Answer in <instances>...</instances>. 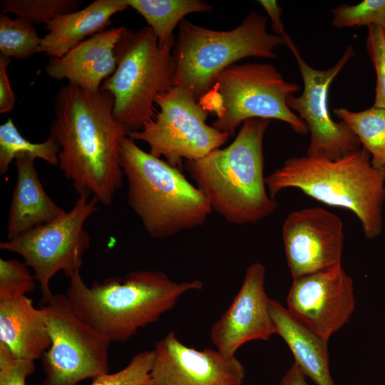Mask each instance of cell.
I'll use <instances>...</instances> for the list:
<instances>
[{
	"instance_id": "obj_3",
	"label": "cell",
	"mask_w": 385,
	"mask_h": 385,
	"mask_svg": "<svg viewBox=\"0 0 385 385\" xmlns=\"http://www.w3.org/2000/svg\"><path fill=\"white\" fill-rule=\"evenodd\" d=\"M270 120L245 121L233 141L186 168L212 211L235 225H254L272 215L278 202L267 192L263 139Z\"/></svg>"
},
{
	"instance_id": "obj_19",
	"label": "cell",
	"mask_w": 385,
	"mask_h": 385,
	"mask_svg": "<svg viewBox=\"0 0 385 385\" xmlns=\"http://www.w3.org/2000/svg\"><path fill=\"white\" fill-rule=\"evenodd\" d=\"M46 314L26 296L0 301V344L18 359H41L51 346Z\"/></svg>"
},
{
	"instance_id": "obj_33",
	"label": "cell",
	"mask_w": 385,
	"mask_h": 385,
	"mask_svg": "<svg viewBox=\"0 0 385 385\" xmlns=\"http://www.w3.org/2000/svg\"><path fill=\"white\" fill-rule=\"evenodd\" d=\"M258 2L270 16L274 34L283 37L285 40V45L290 49L295 43L285 32L281 20L282 10L279 5L274 0H260Z\"/></svg>"
},
{
	"instance_id": "obj_14",
	"label": "cell",
	"mask_w": 385,
	"mask_h": 385,
	"mask_svg": "<svg viewBox=\"0 0 385 385\" xmlns=\"http://www.w3.org/2000/svg\"><path fill=\"white\" fill-rule=\"evenodd\" d=\"M282 234L293 279L342 265L344 225L336 214L320 207L293 211Z\"/></svg>"
},
{
	"instance_id": "obj_13",
	"label": "cell",
	"mask_w": 385,
	"mask_h": 385,
	"mask_svg": "<svg viewBox=\"0 0 385 385\" xmlns=\"http://www.w3.org/2000/svg\"><path fill=\"white\" fill-rule=\"evenodd\" d=\"M286 308L307 329L328 341L354 312L353 280L342 265L294 279Z\"/></svg>"
},
{
	"instance_id": "obj_27",
	"label": "cell",
	"mask_w": 385,
	"mask_h": 385,
	"mask_svg": "<svg viewBox=\"0 0 385 385\" xmlns=\"http://www.w3.org/2000/svg\"><path fill=\"white\" fill-rule=\"evenodd\" d=\"M334 27L376 25L385 27V0H364L355 5L341 4L332 11Z\"/></svg>"
},
{
	"instance_id": "obj_17",
	"label": "cell",
	"mask_w": 385,
	"mask_h": 385,
	"mask_svg": "<svg viewBox=\"0 0 385 385\" xmlns=\"http://www.w3.org/2000/svg\"><path fill=\"white\" fill-rule=\"evenodd\" d=\"M128 29L113 27L99 32L60 58H51L46 74L56 80L68 81L88 92L101 90L104 81L116 68L115 48Z\"/></svg>"
},
{
	"instance_id": "obj_30",
	"label": "cell",
	"mask_w": 385,
	"mask_h": 385,
	"mask_svg": "<svg viewBox=\"0 0 385 385\" xmlns=\"http://www.w3.org/2000/svg\"><path fill=\"white\" fill-rule=\"evenodd\" d=\"M366 48L376 77L373 106L385 109V27L368 26Z\"/></svg>"
},
{
	"instance_id": "obj_6",
	"label": "cell",
	"mask_w": 385,
	"mask_h": 385,
	"mask_svg": "<svg viewBox=\"0 0 385 385\" xmlns=\"http://www.w3.org/2000/svg\"><path fill=\"white\" fill-rule=\"evenodd\" d=\"M267 20L266 16L252 11L235 29L220 31L183 19L173 51V86L188 88L198 99L235 62L247 57L277 58L274 50L285 40L267 31Z\"/></svg>"
},
{
	"instance_id": "obj_5",
	"label": "cell",
	"mask_w": 385,
	"mask_h": 385,
	"mask_svg": "<svg viewBox=\"0 0 385 385\" xmlns=\"http://www.w3.org/2000/svg\"><path fill=\"white\" fill-rule=\"evenodd\" d=\"M121 166L127 202L153 238L165 239L203 225L212 209L178 168L141 149L127 136Z\"/></svg>"
},
{
	"instance_id": "obj_24",
	"label": "cell",
	"mask_w": 385,
	"mask_h": 385,
	"mask_svg": "<svg viewBox=\"0 0 385 385\" xmlns=\"http://www.w3.org/2000/svg\"><path fill=\"white\" fill-rule=\"evenodd\" d=\"M60 146L49 135L41 143H32L26 139L18 130L12 119H8L0 125V173H6L10 165L20 155L41 159L51 165H58Z\"/></svg>"
},
{
	"instance_id": "obj_7",
	"label": "cell",
	"mask_w": 385,
	"mask_h": 385,
	"mask_svg": "<svg viewBox=\"0 0 385 385\" xmlns=\"http://www.w3.org/2000/svg\"><path fill=\"white\" fill-rule=\"evenodd\" d=\"M175 38L160 45L149 26L127 31L115 48L116 68L101 89L113 98L114 118L129 132L155 116L157 96L173 86Z\"/></svg>"
},
{
	"instance_id": "obj_25",
	"label": "cell",
	"mask_w": 385,
	"mask_h": 385,
	"mask_svg": "<svg viewBox=\"0 0 385 385\" xmlns=\"http://www.w3.org/2000/svg\"><path fill=\"white\" fill-rule=\"evenodd\" d=\"M41 39L31 23L0 14V56L28 58L38 53Z\"/></svg>"
},
{
	"instance_id": "obj_16",
	"label": "cell",
	"mask_w": 385,
	"mask_h": 385,
	"mask_svg": "<svg viewBox=\"0 0 385 385\" xmlns=\"http://www.w3.org/2000/svg\"><path fill=\"white\" fill-rule=\"evenodd\" d=\"M266 270L260 262L247 269L241 287L228 309L214 323L210 340L222 354L232 357L245 344L277 334L265 288Z\"/></svg>"
},
{
	"instance_id": "obj_20",
	"label": "cell",
	"mask_w": 385,
	"mask_h": 385,
	"mask_svg": "<svg viewBox=\"0 0 385 385\" xmlns=\"http://www.w3.org/2000/svg\"><path fill=\"white\" fill-rule=\"evenodd\" d=\"M124 0H95L86 7L57 16L45 24L48 31L38 53L64 56L81 42L106 30L115 14L128 8Z\"/></svg>"
},
{
	"instance_id": "obj_11",
	"label": "cell",
	"mask_w": 385,
	"mask_h": 385,
	"mask_svg": "<svg viewBox=\"0 0 385 385\" xmlns=\"http://www.w3.org/2000/svg\"><path fill=\"white\" fill-rule=\"evenodd\" d=\"M46 317L51 346L41 358V385H78L109 373L111 340L83 320L66 294L40 306Z\"/></svg>"
},
{
	"instance_id": "obj_2",
	"label": "cell",
	"mask_w": 385,
	"mask_h": 385,
	"mask_svg": "<svg viewBox=\"0 0 385 385\" xmlns=\"http://www.w3.org/2000/svg\"><path fill=\"white\" fill-rule=\"evenodd\" d=\"M66 295L77 314L115 343L171 310L182 295L200 290L198 279L177 282L162 271L135 270L124 277H108L88 286L80 271L68 277Z\"/></svg>"
},
{
	"instance_id": "obj_22",
	"label": "cell",
	"mask_w": 385,
	"mask_h": 385,
	"mask_svg": "<svg viewBox=\"0 0 385 385\" xmlns=\"http://www.w3.org/2000/svg\"><path fill=\"white\" fill-rule=\"evenodd\" d=\"M138 11L155 34L160 45L174 38V29L190 13H205L212 6L200 0H124Z\"/></svg>"
},
{
	"instance_id": "obj_4",
	"label": "cell",
	"mask_w": 385,
	"mask_h": 385,
	"mask_svg": "<svg viewBox=\"0 0 385 385\" xmlns=\"http://www.w3.org/2000/svg\"><path fill=\"white\" fill-rule=\"evenodd\" d=\"M265 182L272 198L297 188L323 204L352 212L368 240L383 232L385 168H375L362 147L336 160L307 155L289 158Z\"/></svg>"
},
{
	"instance_id": "obj_23",
	"label": "cell",
	"mask_w": 385,
	"mask_h": 385,
	"mask_svg": "<svg viewBox=\"0 0 385 385\" xmlns=\"http://www.w3.org/2000/svg\"><path fill=\"white\" fill-rule=\"evenodd\" d=\"M334 113L351 129L361 147L367 150L371 164L385 168V109L371 107L361 111L334 109Z\"/></svg>"
},
{
	"instance_id": "obj_15",
	"label": "cell",
	"mask_w": 385,
	"mask_h": 385,
	"mask_svg": "<svg viewBox=\"0 0 385 385\" xmlns=\"http://www.w3.org/2000/svg\"><path fill=\"white\" fill-rule=\"evenodd\" d=\"M148 385H243L245 369L235 356L217 349H197L174 332L155 343Z\"/></svg>"
},
{
	"instance_id": "obj_1",
	"label": "cell",
	"mask_w": 385,
	"mask_h": 385,
	"mask_svg": "<svg viewBox=\"0 0 385 385\" xmlns=\"http://www.w3.org/2000/svg\"><path fill=\"white\" fill-rule=\"evenodd\" d=\"M107 91L88 92L68 83L58 91L50 135L58 143V167L78 195L111 206L121 188L122 143L128 130L113 116Z\"/></svg>"
},
{
	"instance_id": "obj_26",
	"label": "cell",
	"mask_w": 385,
	"mask_h": 385,
	"mask_svg": "<svg viewBox=\"0 0 385 385\" xmlns=\"http://www.w3.org/2000/svg\"><path fill=\"white\" fill-rule=\"evenodd\" d=\"M78 0H1L0 8L4 14L11 13L32 24H44L58 16L78 9Z\"/></svg>"
},
{
	"instance_id": "obj_12",
	"label": "cell",
	"mask_w": 385,
	"mask_h": 385,
	"mask_svg": "<svg viewBox=\"0 0 385 385\" xmlns=\"http://www.w3.org/2000/svg\"><path fill=\"white\" fill-rule=\"evenodd\" d=\"M304 83L300 96L290 95L287 105L305 123L310 133L307 155L336 160L361 148V143L344 121H334L328 107V93L333 80L354 56L349 44L335 65L327 70L311 67L300 56L296 44L290 49Z\"/></svg>"
},
{
	"instance_id": "obj_21",
	"label": "cell",
	"mask_w": 385,
	"mask_h": 385,
	"mask_svg": "<svg viewBox=\"0 0 385 385\" xmlns=\"http://www.w3.org/2000/svg\"><path fill=\"white\" fill-rule=\"evenodd\" d=\"M269 310L277 334L287 344L305 376L317 385H335L329 369L328 341L307 329L279 302L270 299Z\"/></svg>"
},
{
	"instance_id": "obj_34",
	"label": "cell",
	"mask_w": 385,
	"mask_h": 385,
	"mask_svg": "<svg viewBox=\"0 0 385 385\" xmlns=\"http://www.w3.org/2000/svg\"><path fill=\"white\" fill-rule=\"evenodd\" d=\"M306 378L298 365L294 363L282 376L279 385H309Z\"/></svg>"
},
{
	"instance_id": "obj_28",
	"label": "cell",
	"mask_w": 385,
	"mask_h": 385,
	"mask_svg": "<svg viewBox=\"0 0 385 385\" xmlns=\"http://www.w3.org/2000/svg\"><path fill=\"white\" fill-rule=\"evenodd\" d=\"M35 282L24 262L0 259V301L26 296L34 289Z\"/></svg>"
},
{
	"instance_id": "obj_18",
	"label": "cell",
	"mask_w": 385,
	"mask_h": 385,
	"mask_svg": "<svg viewBox=\"0 0 385 385\" xmlns=\"http://www.w3.org/2000/svg\"><path fill=\"white\" fill-rule=\"evenodd\" d=\"M34 160L26 155H20L14 160L17 177L8 214L7 240L66 213L46 192L35 169Z\"/></svg>"
},
{
	"instance_id": "obj_9",
	"label": "cell",
	"mask_w": 385,
	"mask_h": 385,
	"mask_svg": "<svg viewBox=\"0 0 385 385\" xmlns=\"http://www.w3.org/2000/svg\"><path fill=\"white\" fill-rule=\"evenodd\" d=\"M90 197L80 195L73 207L62 216L0 242V249L19 255L32 269L39 284L41 306L53 295L50 282L57 272L63 271L68 277L81 270L83 255L91 245L84 225L99 203Z\"/></svg>"
},
{
	"instance_id": "obj_29",
	"label": "cell",
	"mask_w": 385,
	"mask_h": 385,
	"mask_svg": "<svg viewBox=\"0 0 385 385\" xmlns=\"http://www.w3.org/2000/svg\"><path fill=\"white\" fill-rule=\"evenodd\" d=\"M153 357V349L138 352L125 367L93 379L89 385H148Z\"/></svg>"
},
{
	"instance_id": "obj_10",
	"label": "cell",
	"mask_w": 385,
	"mask_h": 385,
	"mask_svg": "<svg viewBox=\"0 0 385 385\" xmlns=\"http://www.w3.org/2000/svg\"><path fill=\"white\" fill-rule=\"evenodd\" d=\"M188 88L173 86L157 96L159 111L140 130L129 132L133 140L149 146V153L178 168L220 148L230 135L206 123L208 112Z\"/></svg>"
},
{
	"instance_id": "obj_32",
	"label": "cell",
	"mask_w": 385,
	"mask_h": 385,
	"mask_svg": "<svg viewBox=\"0 0 385 385\" xmlns=\"http://www.w3.org/2000/svg\"><path fill=\"white\" fill-rule=\"evenodd\" d=\"M10 58L0 56V113L11 111L15 105V96L11 86L8 67Z\"/></svg>"
},
{
	"instance_id": "obj_8",
	"label": "cell",
	"mask_w": 385,
	"mask_h": 385,
	"mask_svg": "<svg viewBox=\"0 0 385 385\" xmlns=\"http://www.w3.org/2000/svg\"><path fill=\"white\" fill-rule=\"evenodd\" d=\"M300 89L270 63L233 64L217 76L199 103L215 115L211 125L230 136L252 118L281 120L296 133L305 135L309 133L305 123L287 105L288 97Z\"/></svg>"
},
{
	"instance_id": "obj_31",
	"label": "cell",
	"mask_w": 385,
	"mask_h": 385,
	"mask_svg": "<svg viewBox=\"0 0 385 385\" xmlns=\"http://www.w3.org/2000/svg\"><path fill=\"white\" fill-rule=\"evenodd\" d=\"M35 369V361L14 356L0 344V385H26Z\"/></svg>"
}]
</instances>
